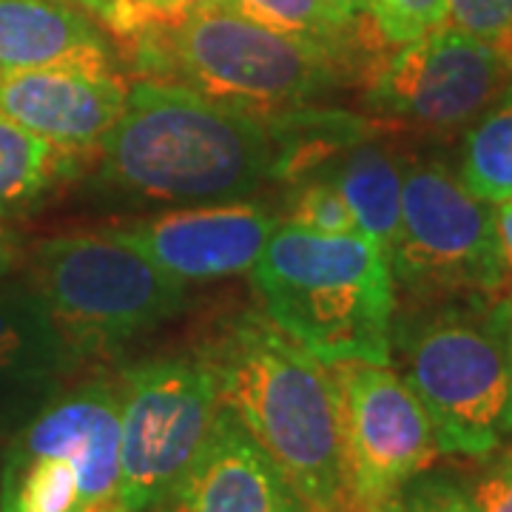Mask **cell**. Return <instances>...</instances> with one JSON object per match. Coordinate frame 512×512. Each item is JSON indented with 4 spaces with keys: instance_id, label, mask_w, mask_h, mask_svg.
<instances>
[{
    "instance_id": "d4e9b609",
    "label": "cell",
    "mask_w": 512,
    "mask_h": 512,
    "mask_svg": "<svg viewBox=\"0 0 512 512\" xmlns=\"http://www.w3.org/2000/svg\"><path fill=\"white\" fill-rule=\"evenodd\" d=\"M476 512H512V441L484 456L470 484H464Z\"/></svg>"
},
{
    "instance_id": "e0dca14e",
    "label": "cell",
    "mask_w": 512,
    "mask_h": 512,
    "mask_svg": "<svg viewBox=\"0 0 512 512\" xmlns=\"http://www.w3.org/2000/svg\"><path fill=\"white\" fill-rule=\"evenodd\" d=\"M311 177H325L345 197L359 231L373 239L390 259L402 208L404 160L376 140V131L336 151Z\"/></svg>"
},
{
    "instance_id": "9a60e30c",
    "label": "cell",
    "mask_w": 512,
    "mask_h": 512,
    "mask_svg": "<svg viewBox=\"0 0 512 512\" xmlns=\"http://www.w3.org/2000/svg\"><path fill=\"white\" fill-rule=\"evenodd\" d=\"M52 66L120 72L114 43L89 12L66 0H0V72Z\"/></svg>"
},
{
    "instance_id": "4316f807",
    "label": "cell",
    "mask_w": 512,
    "mask_h": 512,
    "mask_svg": "<svg viewBox=\"0 0 512 512\" xmlns=\"http://www.w3.org/2000/svg\"><path fill=\"white\" fill-rule=\"evenodd\" d=\"M66 3H72V6H77V9L89 12L94 20H100V23H103V29H106V32H114L117 37L123 35V29H126L123 0H66Z\"/></svg>"
},
{
    "instance_id": "836d02e7",
    "label": "cell",
    "mask_w": 512,
    "mask_h": 512,
    "mask_svg": "<svg viewBox=\"0 0 512 512\" xmlns=\"http://www.w3.org/2000/svg\"><path fill=\"white\" fill-rule=\"evenodd\" d=\"M86 512H126L117 501H106V504H100V507H92V510Z\"/></svg>"
},
{
    "instance_id": "5b68a950",
    "label": "cell",
    "mask_w": 512,
    "mask_h": 512,
    "mask_svg": "<svg viewBox=\"0 0 512 512\" xmlns=\"http://www.w3.org/2000/svg\"><path fill=\"white\" fill-rule=\"evenodd\" d=\"M126 40L143 77L180 83L265 117L319 106L353 80L330 57L259 26L220 0H205L177 23L143 29Z\"/></svg>"
},
{
    "instance_id": "603a6c76",
    "label": "cell",
    "mask_w": 512,
    "mask_h": 512,
    "mask_svg": "<svg viewBox=\"0 0 512 512\" xmlns=\"http://www.w3.org/2000/svg\"><path fill=\"white\" fill-rule=\"evenodd\" d=\"M404 512H476L467 487L447 473H421L399 490Z\"/></svg>"
},
{
    "instance_id": "5bb4252c",
    "label": "cell",
    "mask_w": 512,
    "mask_h": 512,
    "mask_svg": "<svg viewBox=\"0 0 512 512\" xmlns=\"http://www.w3.org/2000/svg\"><path fill=\"white\" fill-rule=\"evenodd\" d=\"M120 72L72 66L0 72V111L57 146L94 154L126 103Z\"/></svg>"
},
{
    "instance_id": "83f0119b",
    "label": "cell",
    "mask_w": 512,
    "mask_h": 512,
    "mask_svg": "<svg viewBox=\"0 0 512 512\" xmlns=\"http://www.w3.org/2000/svg\"><path fill=\"white\" fill-rule=\"evenodd\" d=\"M325 6L339 26H345L350 32L373 35V29L367 23V0H325Z\"/></svg>"
},
{
    "instance_id": "d6a6232c",
    "label": "cell",
    "mask_w": 512,
    "mask_h": 512,
    "mask_svg": "<svg viewBox=\"0 0 512 512\" xmlns=\"http://www.w3.org/2000/svg\"><path fill=\"white\" fill-rule=\"evenodd\" d=\"M140 0H123V12H126V29H123V35L120 37H126L128 35V29H131V12H134V6H137Z\"/></svg>"
},
{
    "instance_id": "9c48e42d",
    "label": "cell",
    "mask_w": 512,
    "mask_h": 512,
    "mask_svg": "<svg viewBox=\"0 0 512 512\" xmlns=\"http://www.w3.org/2000/svg\"><path fill=\"white\" fill-rule=\"evenodd\" d=\"M120 478L114 501L151 512L197 458L220 413V384L205 353H168L120 370Z\"/></svg>"
},
{
    "instance_id": "8fae6325",
    "label": "cell",
    "mask_w": 512,
    "mask_h": 512,
    "mask_svg": "<svg viewBox=\"0 0 512 512\" xmlns=\"http://www.w3.org/2000/svg\"><path fill=\"white\" fill-rule=\"evenodd\" d=\"M339 399L350 498L382 501L441 456L436 430L410 384L393 365H330Z\"/></svg>"
},
{
    "instance_id": "2e32d148",
    "label": "cell",
    "mask_w": 512,
    "mask_h": 512,
    "mask_svg": "<svg viewBox=\"0 0 512 512\" xmlns=\"http://www.w3.org/2000/svg\"><path fill=\"white\" fill-rule=\"evenodd\" d=\"M80 365L35 288L0 279V396L43 402Z\"/></svg>"
},
{
    "instance_id": "8992f818",
    "label": "cell",
    "mask_w": 512,
    "mask_h": 512,
    "mask_svg": "<svg viewBox=\"0 0 512 512\" xmlns=\"http://www.w3.org/2000/svg\"><path fill=\"white\" fill-rule=\"evenodd\" d=\"M29 285L80 362L123 353L188 308V285L109 237L57 234L23 256Z\"/></svg>"
},
{
    "instance_id": "ba28073f",
    "label": "cell",
    "mask_w": 512,
    "mask_h": 512,
    "mask_svg": "<svg viewBox=\"0 0 512 512\" xmlns=\"http://www.w3.org/2000/svg\"><path fill=\"white\" fill-rule=\"evenodd\" d=\"M390 271L413 302L507 291L493 202L476 197L441 160H404Z\"/></svg>"
},
{
    "instance_id": "44dd1931",
    "label": "cell",
    "mask_w": 512,
    "mask_h": 512,
    "mask_svg": "<svg viewBox=\"0 0 512 512\" xmlns=\"http://www.w3.org/2000/svg\"><path fill=\"white\" fill-rule=\"evenodd\" d=\"M282 220L302 225L316 234H362L345 197L325 177H305L288 185V200Z\"/></svg>"
},
{
    "instance_id": "52a82bcc",
    "label": "cell",
    "mask_w": 512,
    "mask_h": 512,
    "mask_svg": "<svg viewBox=\"0 0 512 512\" xmlns=\"http://www.w3.org/2000/svg\"><path fill=\"white\" fill-rule=\"evenodd\" d=\"M120 478L117 382L57 387L6 444L0 512H86L114 501Z\"/></svg>"
},
{
    "instance_id": "ac0fdd59",
    "label": "cell",
    "mask_w": 512,
    "mask_h": 512,
    "mask_svg": "<svg viewBox=\"0 0 512 512\" xmlns=\"http://www.w3.org/2000/svg\"><path fill=\"white\" fill-rule=\"evenodd\" d=\"M92 163L94 154L57 146L0 111V222L35 214Z\"/></svg>"
},
{
    "instance_id": "6da1fadb",
    "label": "cell",
    "mask_w": 512,
    "mask_h": 512,
    "mask_svg": "<svg viewBox=\"0 0 512 512\" xmlns=\"http://www.w3.org/2000/svg\"><path fill=\"white\" fill-rule=\"evenodd\" d=\"M92 171L94 188L120 200H242L276 183V114L234 109L168 80H128L123 111L94 151Z\"/></svg>"
},
{
    "instance_id": "30bf717a",
    "label": "cell",
    "mask_w": 512,
    "mask_h": 512,
    "mask_svg": "<svg viewBox=\"0 0 512 512\" xmlns=\"http://www.w3.org/2000/svg\"><path fill=\"white\" fill-rule=\"evenodd\" d=\"M362 106L379 126L464 131L512 94V52L450 23L387 49L362 77Z\"/></svg>"
},
{
    "instance_id": "4fadbf2b",
    "label": "cell",
    "mask_w": 512,
    "mask_h": 512,
    "mask_svg": "<svg viewBox=\"0 0 512 512\" xmlns=\"http://www.w3.org/2000/svg\"><path fill=\"white\" fill-rule=\"evenodd\" d=\"M151 512H308L288 478L222 404L183 478Z\"/></svg>"
},
{
    "instance_id": "3957f363",
    "label": "cell",
    "mask_w": 512,
    "mask_h": 512,
    "mask_svg": "<svg viewBox=\"0 0 512 512\" xmlns=\"http://www.w3.org/2000/svg\"><path fill=\"white\" fill-rule=\"evenodd\" d=\"M262 313L322 365H390L396 282L365 234H316L279 222L248 271Z\"/></svg>"
},
{
    "instance_id": "7a4b0ae2",
    "label": "cell",
    "mask_w": 512,
    "mask_h": 512,
    "mask_svg": "<svg viewBox=\"0 0 512 512\" xmlns=\"http://www.w3.org/2000/svg\"><path fill=\"white\" fill-rule=\"evenodd\" d=\"M220 402L274 458L308 512H342L350 501L339 399L330 367L262 311H239L202 348Z\"/></svg>"
},
{
    "instance_id": "f546056e",
    "label": "cell",
    "mask_w": 512,
    "mask_h": 512,
    "mask_svg": "<svg viewBox=\"0 0 512 512\" xmlns=\"http://www.w3.org/2000/svg\"><path fill=\"white\" fill-rule=\"evenodd\" d=\"M23 256L26 254H23V242L18 234L6 222H0V279L18 271Z\"/></svg>"
},
{
    "instance_id": "1f68e13d",
    "label": "cell",
    "mask_w": 512,
    "mask_h": 512,
    "mask_svg": "<svg viewBox=\"0 0 512 512\" xmlns=\"http://www.w3.org/2000/svg\"><path fill=\"white\" fill-rule=\"evenodd\" d=\"M501 313H504V328H507V348H510V367H512V288L501 293Z\"/></svg>"
},
{
    "instance_id": "7402d4cb",
    "label": "cell",
    "mask_w": 512,
    "mask_h": 512,
    "mask_svg": "<svg viewBox=\"0 0 512 512\" xmlns=\"http://www.w3.org/2000/svg\"><path fill=\"white\" fill-rule=\"evenodd\" d=\"M367 23L384 49H396L447 23V0H367Z\"/></svg>"
},
{
    "instance_id": "484cf974",
    "label": "cell",
    "mask_w": 512,
    "mask_h": 512,
    "mask_svg": "<svg viewBox=\"0 0 512 512\" xmlns=\"http://www.w3.org/2000/svg\"><path fill=\"white\" fill-rule=\"evenodd\" d=\"M205 0H140L131 12V29L128 35H137L143 29H154V26H168V23H177L185 18L191 9L202 6ZM123 37V40H126Z\"/></svg>"
},
{
    "instance_id": "7c38bea8",
    "label": "cell",
    "mask_w": 512,
    "mask_h": 512,
    "mask_svg": "<svg viewBox=\"0 0 512 512\" xmlns=\"http://www.w3.org/2000/svg\"><path fill=\"white\" fill-rule=\"evenodd\" d=\"M282 222L265 202L222 200L174 205L160 214L117 222L106 234L146 256L171 279L217 282L248 274Z\"/></svg>"
},
{
    "instance_id": "d6986e66",
    "label": "cell",
    "mask_w": 512,
    "mask_h": 512,
    "mask_svg": "<svg viewBox=\"0 0 512 512\" xmlns=\"http://www.w3.org/2000/svg\"><path fill=\"white\" fill-rule=\"evenodd\" d=\"M259 26L291 37L319 55L339 63L353 80H362L370 66L387 52L373 35L350 32L328 12L325 0H220Z\"/></svg>"
},
{
    "instance_id": "ffe728a7",
    "label": "cell",
    "mask_w": 512,
    "mask_h": 512,
    "mask_svg": "<svg viewBox=\"0 0 512 512\" xmlns=\"http://www.w3.org/2000/svg\"><path fill=\"white\" fill-rule=\"evenodd\" d=\"M456 171L484 202L512 197V94L464 128Z\"/></svg>"
},
{
    "instance_id": "f1b7e54d",
    "label": "cell",
    "mask_w": 512,
    "mask_h": 512,
    "mask_svg": "<svg viewBox=\"0 0 512 512\" xmlns=\"http://www.w3.org/2000/svg\"><path fill=\"white\" fill-rule=\"evenodd\" d=\"M495 234H498V248L507 276H512V197L495 202Z\"/></svg>"
},
{
    "instance_id": "277c9868",
    "label": "cell",
    "mask_w": 512,
    "mask_h": 512,
    "mask_svg": "<svg viewBox=\"0 0 512 512\" xmlns=\"http://www.w3.org/2000/svg\"><path fill=\"white\" fill-rule=\"evenodd\" d=\"M416 393L441 456L484 458L512 441V367L498 296L416 302L393 316L390 362Z\"/></svg>"
},
{
    "instance_id": "cb8c5ba5",
    "label": "cell",
    "mask_w": 512,
    "mask_h": 512,
    "mask_svg": "<svg viewBox=\"0 0 512 512\" xmlns=\"http://www.w3.org/2000/svg\"><path fill=\"white\" fill-rule=\"evenodd\" d=\"M447 23L484 40H510L512 0H447Z\"/></svg>"
},
{
    "instance_id": "4dcf8cb0",
    "label": "cell",
    "mask_w": 512,
    "mask_h": 512,
    "mask_svg": "<svg viewBox=\"0 0 512 512\" xmlns=\"http://www.w3.org/2000/svg\"><path fill=\"white\" fill-rule=\"evenodd\" d=\"M342 512H404V510H402L399 495H393V498H382V501H356V498H350Z\"/></svg>"
}]
</instances>
